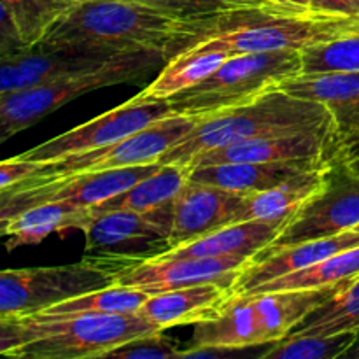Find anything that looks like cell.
<instances>
[{"label":"cell","mask_w":359,"mask_h":359,"mask_svg":"<svg viewBox=\"0 0 359 359\" xmlns=\"http://www.w3.org/2000/svg\"><path fill=\"white\" fill-rule=\"evenodd\" d=\"M214 20H179L133 0H86L70 6L39 44L149 49L170 60V51L177 55L205 37Z\"/></svg>","instance_id":"obj_1"},{"label":"cell","mask_w":359,"mask_h":359,"mask_svg":"<svg viewBox=\"0 0 359 359\" xmlns=\"http://www.w3.org/2000/svg\"><path fill=\"white\" fill-rule=\"evenodd\" d=\"M165 332L133 314H28L0 319V353L16 359H93L137 337Z\"/></svg>","instance_id":"obj_2"},{"label":"cell","mask_w":359,"mask_h":359,"mask_svg":"<svg viewBox=\"0 0 359 359\" xmlns=\"http://www.w3.org/2000/svg\"><path fill=\"white\" fill-rule=\"evenodd\" d=\"M321 128H333V118L325 105L276 88L251 104L200 116L193 132L167 151L158 163L184 167L198 154L242 140L294 135Z\"/></svg>","instance_id":"obj_3"},{"label":"cell","mask_w":359,"mask_h":359,"mask_svg":"<svg viewBox=\"0 0 359 359\" xmlns=\"http://www.w3.org/2000/svg\"><path fill=\"white\" fill-rule=\"evenodd\" d=\"M358 18L316 11H291L269 4L258 9L235 11L217 16L205 37L219 39L235 55L304 51L339 37L356 23Z\"/></svg>","instance_id":"obj_4"},{"label":"cell","mask_w":359,"mask_h":359,"mask_svg":"<svg viewBox=\"0 0 359 359\" xmlns=\"http://www.w3.org/2000/svg\"><path fill=\"white\" fill-rule=\"evenodd\" d=\"M163 53L149 49L121 51L109 58L102 67L86 72L72 74L62 79L49 81L34 88L0 95V140H7L21 130L35 125L63 107L67 102L112 84L133 83L156 69L158 63L167 62Z\"/></svg>","instance_id":"obj_5"},{"label":"cell","mask_w":359,"mask_h":359,"mask_svg":"<svg viewBox=\"0 0 359 359\" xmlns=\"http://www.w3.org/2000/svg\"><path fill=\"white\" fill-rule=\"evenodd\" d=\"M302 76V51L242 53L221 63L209 77L168 98L175 114L209 116L251 104Z\"/></svg>","instance_id":"obj_6"},{"label":"cell","mask_w":359,"mask_h":359,"mask_svg":"<svg viewBox=\"0 0 359 359\" xmlns=\"http://www.w3.org/2000/svg\"><path fill=\"white\" fill-rule=\"evenodd\" d=\"M123 266L84 256L62 266L4 270L0 273V319L35 314L70 298L116 284Z\"/></svg>","instance_id":"obj_7"},{"label":"cell","mask_w":359,"mask_h":359,"mask_svg":"<svg viewBox=\"0 0 359 359\" xmlns=\"http://www.w3.org/2000/svg\"><path fill=\"white\" fill-rule=\"evenodd\" d=\"M196 123H198V116H167L111 146L39 163L35 174L27 181H42V179L62 177V175L83 174V172H100L111 170V168L158 163V160L167 151L177 146L193 132Z\"/></svg>","instance_id":"obj_8"},{"label":"cell","mask_w":359,"mask_h":359,"mask_svg":"<svg viewBox=\"0 0 359 359\" xmlns=\"http://www.w3.org/2000/svg\"><path fill=\"white\" fill-rule=\"evenodd\" d=\"M174 202L151 212L112 210L95 216L84 226L86 256L107 259L123 269L160 258L170 251Z\"/></svg>","instance_id":"obj_9"},{"label":"cell","mask_w":359,"mask_h":359,"mask_svg":"<svg viewBox=\"0 0 359 359\" xmlns=\"http://www.w3.org/2000/svg\"><path fill=\"white\" fill-rule=\"evenodd\" d=\"M358 224L359 174L339 156L330 163L325 186L293 214L279 237L255 258H262L298 242L340 235L354 230Z\"/></svg>","instance_id":"obj_10"},{"label":"cell","mask_w":359,"mask_h":359,"mask_svg":"<svg viewBox=\"0 0 359 359\" xmlns=\"http://www.w3.org/2000/svg\"><path fill=\"white\" fill-rule=\"evenodd\" d=\"M160 167L161 163H149L100 172H83L42 181H23L0 191V219H7L21 210L49 202H69L83 207L100 205L105 200L126 191L144 177L154 174Z\"/></svg>","instance_id":"obj_11"},{"label":"cell","mask_w":359,"mask_h":359,"mask_svg":"<svg viewBox=\"0 0 359 359\" xmlns=\"http://www.w3.org/2000/svg\"><path fill=\"white\" fill-rule=\"evenodd\" d=\"M175 114L168 98L151 97L146 91L139 93L126 104L118 105L112 111L76 126L70 132L56 135L41 146L20 154L21 160L44 163L60 160L63 156L84 151L111 146L167 116Z\"/></svg>","instance_id":"obj_12"},{"label":"cell","mask_w":359,"mask_h":359,"mask_svg":"<svg viewBox=\"0 0 359 359\" xmlns=\"http://www.w3.org/2000/svg\"><path fill=\"white\" fill-rule=\"evenodd\" d=\"M118 53L121 51L83 44H37L0 60V95L98 69Z\"/></svg>","instance_id":"obj_13"},{"label":"cell","mask_w":359,"mask_h":359,"mask_svg":"<svg viewBox=\"0 0 359 359\" xmlns=\"http://www.w3.org/2000/svg\"><path fill=\"white\" fill-rule=\"evenodd\" d=\"M252 258L245 255L217 256V258L147 259L123 270L116 284L137 287L149 294L205 283H224L235 286L238 276Z\"/></svg>","instance_id":"obj_14"},{"label":"cell","mask_w":359,"mask_h":359,"mask_svg":"<svg viewBox=\"0 0 359 359\" xmlns=\"http://www.w3.org/2000/svg\"><path fill=\"white\" fill-rule=\"evenodd\" d=\"M340 156L339 140L333 128L311 130L294 135L265 137L230 144L198 154L186 168L217 163H277L297 160H333Z\"/></svg>","instance_id":"obj_15"},{"label":"cell","mask_w":359,"mask_h":359,"mask_svg":"<svg viewBox=\"0 0 359 359\" xmlns=\"http://www.w3.org/2000/svg\"><path fill=\"white\" fill-rule=\"evenodd\" d=\"M245 198L248 195L244 193L228 191L188 179L174 200V221L170 230L172 249L237 223V216Z\"/></svg>","instance_id":"obj_16"},{"label":"cell","mask_w":359,"mask_h":359,"mask_svg":"<svg viewBox=\"0 0 359 359\" xmlns=\"http://www.w3.org/2000/svg\"><path fill=\"white\" fill-rule=\"evenodd\" d=\"M279 88L325 105L333 118L339 146L359 137V70L302 74L284 81Z\"/></svg>","instance_id":"obj_17"},{"label":"cell","mask_w":359,"mask_h":359,"mask_svg":"<svg viewBox=\"0 0 359 359\" xmlns=\"http://www.w3.org/2000/svg\"><path fill=\"white\" fill-rule=\"evenodd\" d=\"M237 294L235 286L224 283H205L151 294L139 309V314L161 330L172 326L198 325L217 318Z\"/></svg>","instance_id":"obj_18"},{"label":"cell","mask_w":359,"mask_h":359,"mask_svg":"<svg viewBox=\"0 0 359 359\" xmlns=\"http://www.w3.org/2000/svg\"><path fill=\"white\" fill-rule=\"evenodd\" d=\"M353 248H359V231L356 230L344 231V233L333 235V237L286 245V248L277 249L262 258H252L251 265L245 266L238 276L235 291L237 294H249L252 293V290L277 279V277L307 269L321 259Z\"/></svg>","instance_id":"obj_19"},{"label":"cell","mask_w":359,"mask_h":359,"mask_svg":"<svg viewBox=\"0 0 359 359\" xmlns=\"http://www.w3.org/2000/svg\"><path fill=\"white\" fill-rule=\"evenodd\" d=\"M353 279L354 277H351V279L332 284V286L312 287V290L265 291V293L252 294L263 342L273 344L286 339L287 333L309 312L335 297L339 291L349 286Z\"/></svg>","instance_id":"obj_20"},{"label":"cell","mask_w":359,"mask_h":359,"mask_svg":"<svg viewBox=\"0 0 359 359\" xmlns=\"http://www.w3.org/2000/svg\"><path fill=\"white\" fill-rule=\"evenodd\" d=\"M290 219L277 221H241L228 224L202 238L170 249L160 259L182 258H217V256L245 255L255 258L259 251L269 248ZM156 259V258H154Z\"/></svg>","instance_id":"obj_21"},{"label":"cell","mask_w":359,"mask_h":359,"mask_svg":"<svg viewBox=\"0 0 359 359\" xmlns=\"http://www.w3.org/2000/svg\"><path fill=\"white\" fill-rule=\"evenodd\" d=\"M335 160V158H333ZM333 160H297L277 163H217L189 168V181L212 184L228 191L252 193L265 191L287 179L318 168Z\"/></svg>","instance_id":"obj_22"},{"label":"cell","mask_w":359,"mask_h":359,"mask_svg":"<svg viewBox=\"0 0 359 359\" xmlns=\"http://www.w3.org/2000/svg\"><path fill=\"white\" fill-rule=\"evenodd\" d=\"M231 56H235V51L219 39L203 37L191 48L172 56L160 76L144 91L151 97L170 98L202 83Z\"/></svg>","instance_id":"obj_23"},{"label":"cell","mask_w":359,"mask_h":359,"mask_svg":"<svg viewBox=\"0 0 359 359\" xmlns=\"http://www.w3.org/2000/svg\"><path fill=\"white\" fill-rule=\"evenodd\" d=\"M2 221V235L7 237V249L39 244L51 233L84 230L91 221V207L74 205L69 202H49L30 207Z\"/></svg>","instance_id":"obj_24"},{"label":"cell","mask_w":359,"mask_h":359,"mask_svg":"<svg viewBox=\"0 0 359 359\" xmlns=\"http://www.w3.org/2000/svg\"><path fill=\"white\" fill-rule=\"evenodd\" d=\"M262 344L265 342L259 332L252 294H235L217 318L195 325V332L186 349H195V347L252 349Z\"/></svg>","instance_id":"obj_25"},{"label":"cell","mask_w":359,"mask_h":359,"mask_svg":"<svg viewBox=\"0 0 359 359\" xmlns=\"http://www.w3.org/2000/svg\"><path fill=\"white\" fill-rule=\"evenodd\" d=\"M330 163L294 175L265 191L248 195L237 216V223L291 219L293 214L325 186Z\"/></svg>","instance_id":"obj_26"},{"label":"cell","mask_w":359,"mask_h":359,"mask_svg":"<svg viewBox=\"0 0 359 359\" xmlns=\"http://www.w3.org/2000/svg\"><path fill=\"white\" fill-rule=\"evenodd\" d=\"M189 179V170L182 165H161L154 174L133 184L126 191L105 200L100 205L91 207V219L112 210H132V212H151L154 209L172 203Z\"/></svg>","instance_id":"obj_27"},{"label":"cell","mask_w":359,"mask_h":359,"mask_svg":"<svg viewBox=\"0 0 359 359\" xmlns=\"http://www.w3.org/2000/svg\"><path fill=\"white\" fill-rule=\"evenodd\" d=\"M342 332H359V276L335 297L309 312L286 339Z\"/></svg>","instance_id":"obj_28"},{"label":"cell","mask_w":359,"mask_h":359,"mask_svg":"<svg viewBox=\"0 0 359 359\" xmlns=\"http://www.w3.org/2000/svg\"><path fill=\"white\" fill-rule=\"evenodd\" d=\"M359 276V248L347 249L337 252L330 258L321 259L314 265L302 269L298 272L277 277L270 283L262 284L252 293H265V291H283V290H312V287H325L332 284L342 283L351 277Z\"/></svg>","instance_id":"obj_29"},{"label":"cell","mask_w":359,"mask_h":359,"mask_svg":"<svg viewBox=\"0 0 359 359\" xmlns=\"http://www.w3.org/2000/svg\"><path fill=\"white\" fill-rule=\"evenodd\" d=\"M151 294L137 287H126L114 284L105 290L91 291L81 297L70 298L62 304L35 314L70 316V314H133L149 300Z\"/></svg>","instance_id":"obj_30"},{"label":"cell","mask_w":359,"mask_h":359,"mask_svg":"<svg viewBox=\"0 0 359 359\" xmlns=\"http://www.w3.org/2000/svg\"><path fill=\"white\" fill-rule=\"evenodd\" d=\"M359 70V18L339 37L302 51V74Z\"/></svg>","instance_id":"obj_31"},{"label":"cell","mask_w":359,"mask_h":359,"mask_svg":"<svg viewBox=\"0 0 359 359\" xmlns=\"http://www.w3.org/2000/svg\"><path fill=\"white\" fill-rule=\"evenodd\" d=\"M359 332H342L333 335H309L283 339L273 342L263 359H337L358 342Z\"/></svg>","instance_id":"obj_32"},{"label":"cell","mask_w":359,"mask_h":359,"mask_svg":"<svg viewBox=\"0 0 359 359\" xmlns=\"http://www.w3.org/2000/svg\"><path fill=\"white\" fill-rule=\"evenodd\" d=\"M30 48L44 39L51 25L70 7L65 0H0Z\"/></svg>","instance_id":"obj_33"},{"label":"cell","mask_w":359,"mask_h":359,"mask_svg":"<svg viewBox=\"0 0 359 359\" xmlns=\"http://www.w3.org/2000/svg\"><path fill=\"white\" fill-rule=\"evenodd\" d=\"M179 20H212L235 11L258 9L270 0H133Z\"/></svg>","instance_id":"obj_34"},{"label":"cell","mask_w":359,"mask_h":359,"mask_svg":"<svg viewBox=\"0 0 359 359\" xmlns=\"http://www.w3.org/2000/svg\"><path fill=\"white\" fill-rule=\"evenodd\" d=\"M181 349L172 339L163 335V332L151 333V335L137 337L128 340L123 346L109 351L105 358L118 359H174L179 358Z\"/></svg>","instance_id":"obj_35"},{"label":"cell","mask_w":359,"mask_h":359,"mask_svg":"<svg viewBox=\"0 0 359 359\" xmlns=\"http://www.w3.org/2000/svg\"><path fill=\"white\" fill-rule=\"evenodd\" d=\"M27 49H30V46L25 42L23 35L18 30L13 18L4 7H0V60L20 55Z\"/></svg>","instance_id":"obj_36"},{"label":"cell","mask_w":359,"mask_h":359,"mask_svg":"<svg viewBox=\"0 0 359 359\" xmlns=\"http://www.w3.org/2000/svg\"><path fill=\"white\" fill-rule=\"evenodd\" d=\"M37 167L39 163L21 160L20 156L2 161V165H0V191L27 181L28 177H32L35 174Z\"/></svg>","instance_id":"obj_37"},{"label":"cell","mask_w":359,"mask_h":359,"mask_svg":"<svg viewBox=\"0 0 359 359\" xmlns=\"http://www.w3.org/2000/svg\"><path fill=\"white\" fill-rule=\"evenodd\" d=\"M311 11L337 16H359V0H312Z\"/></svg>","instance_id":"obj_38"},{"label":"cell","mask_w":359,"mask_h":359,"mask_svg":"<svg viewBox=\"0 0 359 359\" xmlns=\"http://www.w3.org/2000/svg\"><path fill=\"white\" fill-rule=\"evenodd\" d=\"M270 2L277 4V6L284 7V9L311 11V2H312V0H270Z\"/></svg>","instance_id":"obj_39"},{"label":"cell","mask_w":359,"mask_h":359,"mask_svg":"<svg viewBox=\"0 0 359 359\" xmlns=\"http://www.w3.org/2000/svg\"><path fill=\"white\" fill-rule=\"evenodd\" d=\"M344 358H349V359H359V339L358 342L354 344L353 347H351L349 351H347V354Z\"/></svg>","instance_id":"obj_40"},{"label":"cell","mask_w":359,"mask_h":359,"mask_svg":"<svg viewBox=\"0 0 359 359\" xmlns=\"http://www.w3.org/2000/svg\"><path fill=\"white\" fill-rule=\"evenodd\" d=\"M347 163H349V167L353 168V170L356 172V174H359V156H358V158H354V160L347 161Z\"/></svg>","instance_id":"obj_41"},{"label":"cell","mask_w":359,"mask_h":359,"mask_svg":"<svg viewBox=\"0 0 359 359\" xmlns=\"http://www.w3.org/2000/svg\"><path fill=\"white\" fill-rule=\"evenodd\" d=\"M67 4H70V6H76V4H81V2H86V0H65Z\"/></svg>","instance_id":"obj_42"},{"label":"cell","mask_w":359,"mask_h":359,"mask_svg":"<svg viewBox=\"0 0 359 359\" xmlns=\"http://www.w3.org/2000/svg\"><path fill=\"white\" fill-rule=\"evenodd\" d=\"M354 230H356V231H359V224H358V226H356V228H354Z\"/></svg>","instance_id":"obj_43"}]
</instances>
